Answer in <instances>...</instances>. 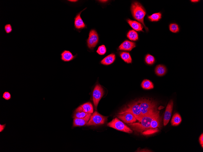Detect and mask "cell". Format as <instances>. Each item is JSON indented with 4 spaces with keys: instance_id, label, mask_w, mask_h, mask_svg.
I'll use <instances>...</instances> for the list:
<instances>
[{
    "instance_id": "4fadbf2b",
    "label": "cell",
    "mask_w": 203,
    "mask_h": 152,
    "mask_svg": "<svg viewBox=\"0 0 203 152\" xmlns=\"http://www.w3.org/2000/svg\"><path fill=\"white\" fill-rule=\"evenodd\" d=\"M91 115V114H89L84 118H74L73 120V127L82 126L86 125L89 120Z\"/></svg>"
},
{
    "instance_id": "d6a6232c",
    "label": "cell",
    "mask_w": 203,
    "mask_h": 152,
    "mask_svg": "<svg viewBox=\"0 0 203 152\" xmlns=\"http://www.w3.org/2000/svg\"><path fill=\"white\" fill-rule=\"evenodd\" d=\"M199 142L200 144L202 145V147L203 148V135L202 134L200 136L199 138Z\"/></svg>"
},
{
    "instance_id": "1f68e13d",
    "label": "cell",
    "mask_w": 203,
    "mask_h": 152,
    "mask_svg": "<svg viewBox=\"0 0 203 152\" xmlns=\"http://www.w3.org/2000/svg\"><path fill=\"white\" fill-rule=\"evenodd\" d=\"M6 124L1 125L0 124V132L1 133L3 132L6 128Z\"/></svg>"
},
{
    "instance_id": "7c38bea8",
    "label": "cell",
    "mask_w": 203,
    "mask_h": 152,
    "mask_svg": "<svg viewBox=\"0 0 203 152\" xmlns=\"http://www.w3.org/2000/svg\"><path fill=\"white\" fill-rule=\"evenodd\" d=\"M136 46L135 43L126 40L120 45L119 49L122 50L131 51Z\"/></svg>"
},
{
    "instance_id": "ac0fdd59",
    "label": "cell",
    "mask_w": 203,
    "mask_h": 152,
    "mask_svg": "<svg viewBox=\"0 0 203 152\" xmlns=\"http://www.w3.org/2000/svg\"><path fill=\"white\" fill-rule=\"evenodd\" d=\"M167 71V68L166 66L161 65L157 66L155 70L156 74L160 77L166 74Z\"/></svg>"
},
{
    "instance_id": "ba28073f",
    "label": "cell",
    "mask_w": 203,
    "mask_h": 152,
    "mask_svg": "<svg viewBox=\"0 0 203 152\" xmlns=\"http://www.w3.org/2000/svg\"><path fill=\"white\" fill-rule=\"evenodd\" d=\"M99 38L96 31L94 30H91L89 34V37L87 40V46L89 48L93 49L98 43Z\"/></svg>"
},
{
    "instance_id": "2e32d148",
    "label": "cell",
    "mask_w": 203,
    "mask_h": 152,
    "mask_svg": "<svg viewBox=\"0 0 203 152\" xmlns=\"http://www.w3.org/2000/svg\"><path fill=\"white\" fill-rule=\"evenodd\" d=\"M127 22L130 26L135 31L144 32L143 30L144 26L140 23L129 19L127 20Z\"/></svg>"
},
{
    "instance_id": "6da1fadb",
    "label": "cell",
    "mask_w": 203,
    "mask_h": 152,
    "mask_svg": "<svg viewBox=\"0 0 203 152\" xmlns=\"http://www.w3.org/2000/svg\"><path fill=\"white\" fill-rule=\"evenodd\" d=\"M158 112L157 110L143 116L139 122L140 123H134L129 125L134 130L142 133L150 128L152 121Z\"/></svg>"
},
{
    "instance_id": "8fae6325",
    "label": "cell",
    "mask_w": 203,
    "mask_h": 152,
    "mask_svg": "<svg viewBox=\"0 0 203 152\" xmlns=\"http://www.w3.org/2000/svg\"><path fill=\"white\" fill-rule=\"evenodd\" d=\"M86 8L84 9L78 13L75 18L74 25L75 28L77 30H81L85 28L86 25L81 17V14L83 11Z\"/></svg>"
},
{
    "instance_id": "3957f363",
    "label": "cell",
    "mask_w": 203,
    "mask_h": 152,
    "mask_svg": "<svg viewBox=\"0 0 203 152\" xmlns=\"http://www.w3.org/2000/svg\"><path fill=\"white\" fill-rule=\"evenodd\" d=\"M140 108L143 116L157 110L155 102L150 100L142 99L137 102Z\"/></svg>"
},
{
    "instance_id": "7a4b0ae2",
    "label": "cell",
    "mask_w": 203,
    "mask_h": 152,
    "mask_svg": "<svg viewBox=\"0 0 203 152\" xmlns=\"http://www.w3.org/2000/svg\"><path fill=\"white\" fill-rule=\"evenodd\" d=\"M131 10L135 19L141 23L145 27L146 32H148L149 29L144 22V18L146 13L144 7L139 3L134 2L131 4Z\"/></svg>"
},
{
    "instance_id": "cb8c5ba5",
    "label": "cell",
    "mask_w": 203,
    "mask_h": 152,
    "mask_svg": "<svg viewBox=\"0 0 203 152\" xmlns=\"http://www.w3.org/2000/svg\"><path fill=\"white\" fill-rule=\"evenodd\" d=\"M81 106L82 107L84 111L86 113L90 114H91L93 113V107L91 103H87Z\"/></svg>"
},
{
    "instance_id": "44dd1931",
    "label": "cell",
    "mask_w": 203,
    "mask_h": 152,
    "mask_svg": "<svg viewBox=\"0 0 203 152\" xmlns=\"http://www.w3.org/2000/svg\"><path fill=\"white\" fill-rule=\"evenodd\" d=\"M181 121V117L179 114L176 113L173 116L171 123L172 125L176 126L180 124Z\"/></svg>"
},
{
    "instance_id": "9c48e42d",
    "label": "cell",
    "mask_w": 203,
    "mask_h": 152,
    "mask_svg": "<svg viewBox=\"0 0 203 152\" xmlns=\"http://www.w3.org/2000/svg\"><path fill=\"white\" fill-rule=\"evenodd\" d=\"M117 117L125 122L127 123H134L137 120L132 113L128 112L120 114L117 116Z\"/></svg>"
},
{
    "instance_id": "52a82bcc",
    "label": "cell",
    "mask_w": 203,
    "mask_h": 152,
    "mask_svg": "<svg viewBox=\"0 0 203 152\" xmlns=\"http://www.w3.org/2000/svg\"><path fill=\"white\" fill-rule=\"evenodd\" d=\"M104 94V90L100 85H97L93 92V100L95 109L96 110L99 103Z\"/></svg>"
},
{
    "instance_id": "83f0119b",
    "label": "cell",
    "mask_w": 203,
    "mask_h": 152,
    "mask_svg": "<svg viewBox=\"0 0 203 152\" xmlns=\"http://www.w3.org/2000/svg\"><path fill=\"white\" fill-rule=\"evenodd\" d=\"M170 30L173 33H177L179 31L178 26L176 24H171L169 26Z\"/></svg>"
},
{
    "instance_id": "5bb4252c",
    "label": "cell",
    "mask_w": 203,
    "mask_h": 152,
    "mask_svg": "<svg viewBox=\"0 0 203 152\" xmlns=\"http://www.w3.org/2000/svg\"><path fill=\"white\" fill-rule=\"evenodd\" d=\"M60 59L65 62H68L72 60L75 58V56L69 50H65L60 54Z\"/></svg>"
},
{
    "instance_id": "ffe728a7",
    "label": "cell",
    "mask_w": 203,
    "mask_h": 152,
    "mask_svg": "<svg viewBox=\"0 0 203 152\" xmlns=\"http://www.w3.org/2000/svg\"><path fill=\"white\" fill-rule=\"evenodd\" d=\"M121 58L125 62L128 64L131 63L132 59L129 53L127 52H123L120 53Z\"/></svg>"
},
{
    "instance_id": "4dcf8cb0",
    "label": "cell",
    "mask_w": 203,
    "mask_h": 152,
    "mask_svg": "<svg viewBox=\"0 0 203 152\" xmlns=\"http://www.w3.org/2000/svg\"><path fill=\"white\" fill-rule=\"evenodd\" d=\"M2 97L5 100L8 101L11 99V95L9 91H5L3 94Z\"/></svg>"
},
{
    "instance_id": "7402d4cb",
    "label": "cell",
    "mask_w": 203,
    "mask_h": 152,
    "mask_svg": "<svg viewBox=\"0 0 203 152\" xmlns=\"http://www.w3.org/2000/svg\"><path fill=\"white\" fill-rule=\"evenodd\" d=\"M141 86L143 88L146 90L152 89L154 87L153 83L147 79H145L142 82Z\"/></svg>"
},
{
    "instance_id": "603a6c76",
    "label": "cell",
    "mask_w": 203,
    "mask_h": 152,
    "mask_svg": "<svg viewBox=\"0 0 203 152\" xmlns=\"http://www.w3.org/2000/svg\"><path fill=\"white\" fill-rule=\"evenodd\" d=\"M128 39L131 41H137L138 39V36L137 33L135 30H130L127 34Z\"/></svg>"
},
{
    "instance_id": "9a60e30c",
    "label": "cell",
    "mask_w": 203,
    "mask_h": 152,
    "mask_svg": "<svg viewBox=\"0 0 203 152\" xmlns=\"http://www.w3.org/2000/svg\"><path fill=\"white\" fill-rule=\"evenodd\" d=\"M90 113L85 112L82 107L78 108L74 111L73 118L82 119L85 118Z\"/></svg>"
},
{
    "instance_id": "8992f818",
    "label": "cell",
    "mask_w": 203,
    "mask_h": 152,
    "mask_svg": "<svg viewBox=\"0 0 203 152\" xmlns=\"http://www.w3.org/2000/svg\"><path fill=\"white\" fill-rule=\"evenodd\" d=\"M107 125L119 130L131 133L133 131L124 123L116 118L108 123Z\"/></svg>"
},
{
    "instance_id": "f546056e",
    "label": "cell",
    "mask_w": 203,
    "mask_h": 152,
    "mask_svg": "<svg viewBox=\"0 0 203 152\" xmlns=\"http://www.w3.org/2000/svg\"><path fill=\"white\" fill-rule=\"evenodd\" d=\"M4 29L6 33L9 34L11 33L13 31V28L11 25L10 24H6L4 27Z\"/></svg>"
},
{
    "instance_id": "484cf974",
    "label": "cell",
    "mask_w": 203,
    "mask_h": 152,
    "mask_svg": "<svg viewBox=\"0 0 203 152\" xmlns=\"http://www.w3.org/2000/svg\"><path fill=\"white\" fill-rule=\"evenodd\" d=\"M145 61L147 64L152 65L154 63L155 59L153 56L149 54H148L146 57Z\"/></svg>"
},
{
    "instance_id": "d4e9b609",
    "label": "cell",
    "mask_w": 203,
    "mask_h": 152,
    "mask_svg": "<svg viewBox=\"0 0 203 152\" xmlns=\"http://www.w3.org/2000/svg\"><path fill=\"white\" fill-rule=\"evenodd\" d=\"M161 13L159 12L152 14L148 16L150 21L152 22H157L159 21L161 18Z\"/></svg>"
},
{
    "instance_id": "836d02e7",
    "label": "cell",
    "mask_w": 203,
    "mask_h": 152,
    "mask_svg": "<svg viewBox=\"0 0 203 152\" xmlns=\"http://www.w3.org/2000/svg\"><path fill=\"white\" fill-rule=\"evenodd\" d=\"M191 2H193V3H197L199 1H198V0H192V1H191Z\"/></svg>"
},
{
    "instance_id": "d590c367",
    "label": "cell",
    "mask_w": 203,
    "mask_h": 152,
    "mask_svg": "<svg viewBox=\"0 0 203 152\" xmlns=\"http://www.w3.org/2000/svg\"><path fill=\"white\" fill-rule=\"evenodd\" d=\"M107 1H99L102 3H105Z\"/></svg>"
},
{
    "instance_id": "e575fe53",
    "label": "cell",
    "mask_w": 203,
    "mask_h": 152,
    "mask_svg": "<svg viewBox=\"0 0 203 152\" xmlns=\"http://www.w3.org/2000/svg\"><path fill=\"white\" fill-rule=\"evenodd\" d=\"M68 1L70 2H76L78 1H76V0H72H72H70V1Z\"/></svg>"
},
{
    "instance_id": "4316f807",
    "label": "cell",
    "mask_w": 203,
    "mask_h": 152,
    "mask_svg": "<svg viewBox=\"0 0 203 152\" xmlns=\"http://www.w3.org/2000/svg\"><path fill=\"white\" fill-rule=\"evenodd\" d=\"M158 129L157 128L155 129H149L143 131L142 134L144 135H149L153 134L158 132Z\"/></svg>"
},
{
    "instance_id": "e0dca14e",
    "label": "cell",
    "mask_w": 203,
    "mask_h": 152,
    "mask_svg": "<svg viewBox=\"0 0 203 152\" xmlns=\"http://www.w3.org/2000/svg\"><path fill=\"white\" fill-rule=\"evenodd\" d=\"M116 59V56L112 53L107 56L101 62V63L105 65H108L113 64Z\"/></svg>"
},
{
    "instance_id": "30bf717a",
    "label": "cell",
    "mask_w": 203,
    "mask_h": 152,
    "mask_svg": "<svg viewBox=\"0 0 203 152\" xmlns=\"http://www.w3.org/2000/svg\"><path fill=\"white\" fill-rule=\"evenodd\" d=\"M173 105L172 100H171L168 103L165 112L164 118V125L166 126L169 122L171 118Z\"/></svg>"
},
{
    "instance_id": "f1b7e54d",
    "label": "cell",
    "mask_w": 203,
    "mask_h": 152,
    "mask_svg": "<svg viewBox=\"0 0 203 152\" xmlns=\"http://www.w3.org/2000/svg\"><path fill=\"white\" fill-rule=\"evenodd\" d=\"M107 52V49L104 45H101L99 47L96 52L99 55H104Z\"/></svg>"
},
{
    "instance_id": "d6986e66",
    "label": "cell",
    "mask_w": 203,
    "mask_h": 152,
    "mask_svg": "<svg viewBox=\"0 0 203 152\" xmlns=\"http://www.w3.org/2000/svg\"><path fill=\"white\" fill-rule=\"evenodd\" d=\"M160 117L159 111L157 115L152 121L149 129H155L159 127L160 123Z\"/></svg>"
},
{
    "instance_id": "5b68a950",
    "label": "cell",
    "mask_w": 203,
    "mask_h": 152,
    "mask_svg": "<svg viewBox=\"0 0 203 152\" xmlns=\"http://www.w3.org/2000/svg\"><path fill=\"white\" fill-rule=\"evenodd\" d=\"M107 117L101 115L97 111H95L91 115L87 125H98L104 124L107 121Z\"/></svg>"
},
{
    "instance_id": "277c9868",
    "label": "cell",
    "mask_w": 203,
    "mask_h": 152,
    "mask_svg": "<svg viewBox=\"0 0 203 152\" xmlns=\"http://www.w3.org/2000/svg\"><path fill=\"white\" fill-rule=\"evenodd\" d=\"M127 112L132 113L137 120L139 122L143 117L142 115L140 107L137 102H134L130 104L121 110L118 114Z\"/></svg>"
}]
</instances>
